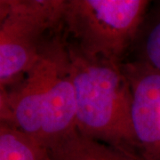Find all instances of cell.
Here are the masks:
<instances>
[{"instance_id": "obj_1", "label": "cell", "mask_w": 160, "mask_h": 160, "mask_svg": "<svg viewBox=\"0 0 160 160\" xmlns=\"http://www.w3.org/2000/svg\"><path fill=\"white\" fill-rule=\"evenodd\" d=\"M67 46L77 131L137 156L132 126L131 90L122 64L87 57L73 46Z\"/></svg>"}, {"instance_id": "obj_2", "label": "cell", "mask_w": 160, "mask_h": 160, "mask_svg": "<svg viewBox=\"0 0 160 160\" xmlns=\"http://www.w3.org/2000/svg\"><path fill=\"white\" fill-rule=\"evenodd\" d=\"M149 6L147 0H64L62 23L81 53L120 63Z\"/></svg>"}, {"instance_id": "obj_3", "label": "cell", "mask_w": 160, "mask_h": 160, "mask_svg": "<svg viewBox=\"0 0 160 160\" xmlns=\"http://www.w3.org/2000/svg\"><path fill=\"white\" fill-rule=\"evenodd\" d=\"M64 0H12L0 23V86L16 85L38 62L62 23Z\"/></svg>"}, {"instance_id": "obj_4", "label": "cell", "mask_w": 160, "mask_h": 160, "mask_svg": "<svg viewBox=\"0 0 160 160\" xmlns=\"http://www.w3.org/2000/svg\"><path fill=\"white\" fill-rule=\"evenodd\" d=\"M67 59L68 46L52 38L29 72L8 89L12 126L38 142L50 87Z\"/></svg>"}, {"instance_id": "obj_5", "label": "cell", "mask_w": 160, "mask_h": 160, "mask_svg": "<svg viewBox=\"0 0 160 160\" xmlns=\"http://www.w3.org/2000/svg\"><path fill=\"white\" fill-rule=\"evenodd\" d=\"M132 94V126L142 160H160V74L142 61L122 65Z\"/></svg>"}, {"instance_id": "obj_6", "label": "cell", "mask_w": 160, "mask_h": 160, "mask_svg": "<svg viewBox=\"0 0 160 160\" xmlns=\"http://www.w3.org/2000/svg\"><path fill=\"white\" fill-rule=\"evenodd\" d=\"M52 160H142L74 131L48 148Z\"/></svg>"}, {"instance_id": "obj_7", "label": "cell", "mask_w": 160, "mask_h": 160, "mask_svg": "<svg viewBox=\"0 0 160 160\" xmlns=\"http://www.w3.org/2000/svg\"><path fill=\"white\" fill-rule=\"evenodd\" d=\"M0 160H52L49 149L12 125L0 126Z\"/></svg>"}, {"instance_id": "obj_8", "label": "cell", "mask_w": 160, "mask_h": 160, "mask_svg": "<svg viewBox=\"0 0 160 160\" xmlns=\"http://www.w3.org/2000/svg\"><path fill=\"white\" fill-rule=\"evenodd\" d=\"M152 11H148L140 29L143 34L139 61L146 63L160 74V3Z\"/></svg>"}, {"instance_id": "obj_9", "label": "cell", "mask_w": 160, "mask_h": 160, "mask_svg": "<svg viewBox=\"0 0 160 160\" xmlns=\"http://www.w3.org/2000/svg\"><path fill=\"white\" fill-rule=\"evenodd\" d=\"M12 125L8 90L0 86V126Z\"/></svg>"}, {"instance_id": "obj_10", "label": "cell", "mask_w": 160, "mask_h": 160, "mask_svg": "<svg viewBox=\"0 0 160 160\" xmlns=\"http://www.w3.org/2000/svg\"><path fill=\"white\" fill-rule=\"evenodd\" d=\"M12 0H0V23L6 18L11 7Z\"/></svg>"}]
</instances>
